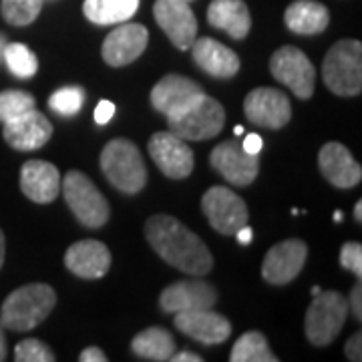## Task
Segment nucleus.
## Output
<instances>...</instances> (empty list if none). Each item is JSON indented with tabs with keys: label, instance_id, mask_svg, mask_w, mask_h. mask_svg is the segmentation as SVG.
<instances>
[{
	"label": "nucleus",
	"instance_id": "f257e3e1",
	"mask_svg": "<svg viewBox=\"0 0 362 362\" xmlns=\"http://www.w3.org/2000/svg\"><path fill=\"white\" fill-rule=\"evenodd\" d=\"M145 238L159 258L185 274L204 276L214 266L206 242L171 216L159 214L149 218L145 223Z\"/></svg>",
	"mask_w": 362,
	"mask_h": 362
},
{
	"label": "nucleus",
	"instance_id": "f03ea898",
	"mask_svg": "<svg viewBox=\"0 0 362 362\" xmlns=\"http://www.w3.org/2000/svg\"><path fill=\"white\" fill-rule=\"evenodd\" d=\"M57 294L49 284H26L8 294L0 308V326L13 332L37 328L54 308Z\"/></svg>",
	"mask_w": 362,
	"mask_h": 362
},
{
	"label": "nucleus",
	"instance_id": "7ed1b4c3",
	"mask_svg": "<svg viewBox=\"0 0 362 362\" xmlns=\"http://www.w3.org/2000/svg\"><path fill=\"white\" fill-rule=\"evenodd\" d=\"M101 169L109 183L123 194H139L147 183V168L141 151L129 139H113L105 145Z\"/></svg>",
	"mask_w": 362,
	"mask_h": 362
},
{
	"label": "nucleus",
	"instance_id": "20e7f679",
	"mask_svg": "<svg viewBox=\"0 0 362 362\" xmlns=\"http://www.w3.org/2000/svg\"><path fill=\"white\" fill-rule=\"evenodd\" d=\"M326 87L340 97H354L362 90L361 40L344 39L326 52L322 65Z\"/></svg>",
	"mask_w": 362,
	"mask_h": 362
},
{
	"label": "nucleus",
	"instance_id": "39448f33",
	"mask_svg": "<svg viewBox=\"0 0 362 362\" xmlns=\"http://www.w3.org/2000/svg\"><path fill=\"white\" fill-rule=\"evenodd\" d=\"M349 316V302L337 290L318 292L304 316V332L314 346H328L340 334Z\"/></svg>",
	"mask_w": 362,
	"mask_h": 362
},
{
	"label": "nucleus",
	"instance_id": "423d86ee",
	"mask_svg": "<svg viewBox=\"0 0 362 362\" xmlns=\"http://www.w3.org/2000/svg\"><path fill=\"white\" fill-rule=\"evenodd\" d=\"M61 192L65 194L66 206L85 228H103L109 221V204L97 185L81 171H69L61 180Z\"/></svg>",
	"mask_w": 362,
	"mask_h": 362
},
{
	"label": "nucleus",
	"instance_id": "0eeeda50",
	"mask_svg": "<svg viewBox=\"0 0 362 362\" xmlns=\"http://www.w3.org/2000/svg\"><path fill=\"white\" fill-rule=\"evenodd\" d=\"M169 131L185 141H204L216 137L226 125V111L220 101L207 97L206 93L195 99L183 113L168 119Z\"/></svg>",
	"mask_w": 362,
	"mask_h": 362
},
{
	"label": "nucleus",
	"instance_id": "6e6552de",
	"mask_svg": "<svg viewBox=\"0 0 362 362\" xmlns=\"http://www.w3.org/2000/svg\"><path fill=\"white\" fill-rule=\"evenodd\" d=\"M270 73L296 95L298 99H310L316 87V69L298 47H280L272 54Z\"/></svg>",
	"mask_w": 362,
	"mask_h": 362
},
{
	"label": "nucleus",
	"instance_id": "1a4fd4ad",
	"mask_svg": "<svg viewBox=\"0 0 362 362\" xmlns=\"http://www.w3.org/2000/svg\"><path fill=\"white\" fill-rule=\"evenodd\" d=\"M202 209L209 226L221 235H235V232L247 223L246 202L223 185H214L207 189L202 199Z\"/></svg>",
	"mask_w": 362,
	"mask_h": 362
},
{
	"label": "nucleus",
	"instance_id": "9d476101",
	"mask_svg": "<svg viewBox=\"0 0 362 362\" xmlns=\"http://www.w3.org/2000/svg\"><path fill=\"white\" fill-rule=\"evenodd\" d=\"M147 149L157 168L161 169V173L171 180H185L194 171L195 157L192 147L185 139L177 137L171 131L156 133L149 139Z\"/></svg>",
	"mask_w": 362,
	"mask_h": 362
},
{
	"label": "nucleus",
	"instance_id": "9b49d317",
	"mask_svg": "<svg viewBox=\"0 0 362 362\" xmlns=\"http://www.w3.org/2000/svg\"><path fill=\"white\" fill-rule=\"evenodd\" d=\"M244 113L247 121L266 127V129H282L292 119V105L288 95L272 87H258L250 90L244 101Z\"/></svg>",
	"mask_w": 362,
	"mask_h": 362
},
{
	"label": "nucleus",
	"instance_id": "f8f14e48",
	"mask_svg": "<svg viewBox=\"0 0 362 362\" xmlns=\"http://www.w3.org/2000/svg\"><path fill=\"white\" fill-rule=\"evenodd\" d=\"M159 28L168 35L175 49L187 51L197 37V18L185 0H156L153 6Z\"/></svg>",
	"mask_w": 362,
	"mask_h": 362
},
{
	"label": "nucleus",
	"instance_id": "ddd939ff",
	"mask_svg": "<svg viewBox=\"0 0 362 362\" xmlns=\"http://www.w3.org/2000/svg\"><path fill=\"white\" fill-rule=\"evenodd\" d=\"M306 256H308V246L298 238H290L276 244L268 250L262 264L264 280L274 286L290 284L304 268Z\"/></svg>",
	"mask_w": 362,
	"mask_h": 362
},
{
	"label": "nucleus",
	"instance_id": "4468645a",
	"mask_svg": "<svg viewBox=\"0 0 362 362\" xmlns=\"http://www.w3.org/2000/svg\"><path fill=\"white\" fill-rule=\"evenodd\" d=\"M211 168L220 173L226 181L238 187H246L258 177L259 159L258 156L247 153L238 141H223L214 147L209 156Z\"/></svg>",
	"mask_w": 362,
	"mask_h": 362
},
{
	"label": "nucleus",
	"instance_id": "2eb2a0df",
	"mask_svg": "<svg viewBox=\"0 0 362 362\" xmlns=\"http://www.w3.org/2000/svg\"><path fill=\"white\" fill-rule=\"evenodd\" d=\"M149 42V30L137 23H121L103 40L105 63L111 66H125L141 57Z\"/></svg>",
	"mask_w": 362,
	"mask_h": 362
},
{
	"label": "nucleus",
	"instance_id": "dca6fc26",
	"mask_svg": "<svg viewBox=\"0 0 362 362\" xmlns=\"http://www.w3.org/2000/svg\"><path fill=\"white\" fill-rule=\"evenodd\" d=\"M202 95L204 89L192 78L183 75H168L151 89V105L168 119H173L183 113Z\"/></svg>",
	"mask_w": 362,
	"mask_h": 362
},
{
	"label": "nucleus",
	"instance_id": "f3484780",
	"mask_svg": "<svg viewBox=\"0 0 362 362\" xmlns=\"http://www.w3.org/2000/svg\"><path fill=\"white\" fill-rule=\"evenodd\" d=\"M175 326L185 337L194 338L202 344H221L232 334V324L226 316H221L211 308L187 310L175 314Z\"/></svg>",
	"mask_w": 362,
	"mask_h": 362
},
{
	"label": "nucleus",
	"instance_id": "a211bd4d",
	"mask_svg": "<svg viewBox=\"0 0 362 362\" xmlns=\"http://www.w3.org/2000/svg\"><path fill=\"white\" fill-rule=\"evenodd\" d=\"M216 302H218L216 288L207 282H199V280L175 282V284L168 286L159 296V306L168 314L211 308Z\"/></svg>",
	"mask_w": 362,
	"mask_h": 362
},
{
	"label": "nucleus",
	"instance_id": "6ab92c4d",
	"mask_svg": "<svg viewBox=\"0 0 362 362\" xmlns=\"http://www.w3.org/2000/svg\"><path fill=\"white\" fill-rule=\"evenodd\" d=\"M4 141L16 151H35L47 145L52 137V123L37 109L4 123Z\"/></svg>",
	"mask_w": 362,
	"mask_h": 362
},
{
	"label": "nucleus",
	"instance_id": "aec40b11",
	"mask_svg": "<svg viewBox=\"0 0 362 362\" xmlns=\"http://www.w3.org/2000/svg\"><path fill=\"white\" fill-rule=\"evenodd\" d=\"M318 168L322 175L338 189H350L362 180V168L342 143L330 141L318 153Z\"/></svg>",
	"mask_w": 362,
	"mask_h": 362
},
{
	"label": "nucleus",
	"instance_id": "412c9836",
	"mask_svg": "<svg viewBox=\"0 0 362 362\" xmlns=\"http://www.w3.org/2000/svg\"><path fill=\"white\" fill-rule=\"evenodd\" d=\"M21 189L35 204H51L61 194V173L49 161L30 159L21 169Z\"/></svg>",
	"mask_w": 362,
	"mask_h": 362
},
{
	"label": "nucleus",
	"instance_id": "4be33fe9",
	"mask_svg": "<svg viewBox=\"0 0 362 362\" xmlns=\"http://www.w3.org/2000/svg\"><path fill=\"white\" fill-rule=\"evenodd\" d=\"M65 266L78 278L99 280L111 268V252L99 240H81L66 250Z\"/></svg>",
	"mask_w": 362,
	"mask_h": 362
},
{
	"label": "nucleus",
	"instance_id": "5701e85b",
	"mask_svg": "<svg viewBox=\"0 0 362 362\" xmlns=\"http://www.w3.org/2000/svg\"><path fill=\"white\" fill-rule=\"evenodd\" d=\"M189 49L194 54L195 65L209 77L232 78L240 71V57L216 39H197Z\"/></svg>",
	"mask_w": 362,
	"mask_h": 362
},
{
	"label": "nucleus",
	"instance_id": "b1692460",
	"mask_svg": "<svg viewBox=\"0 0 362 362\" xmlns=\"http://www.w3.org/2000/svg\"><path fill=\"white\" fill-rule=\"evenodd\" d=\"M207 23L228 33L232 39L244 40L252 28V16L244 0H211L207 6Z\"/></svg>",
	"mask_w": 362,
	"mask_h": 362
},
{
	"label": "nucleus",
	"instance_id": "393cba45",
	"mask_svg": "<svg viewBox=\"0 0 362 362\" xmlns=\"http://www.w3.org/2000/svg\"><path fill=\"white\" fill-rule=\"evenodd\" d=\"M284 23L296 35H318L330 23V13L322 2L296 0L286 8Z\"/></svg>",
	"mask_w": 362,
	"mask_h": 362
},
{
	"label": "nucleus",
	"instance_id": "a878e982",
	"mask_svg": "<svg viewBox=\"0 0 362 362\" xmlns=\"http://www.w3.org/2000/svg\"><path fill=\"white\" fill-rule=\"evenodd\" d=\"M133 354H137L143 361L165 362L173 356L175 352V340L165 328L151 326L139 332L131 342Z\"/></svg>",
	"mask_w": 362,
	"mask_h": 362
},
{
	"label": "nucleus",
	"instance_id": "bb28decb",
	"mask_svg": "<svg viewBox=\"0 0 362 362\" xmlns=\"http://www.w3.org/2000/svg\"><path fill=\"white\" fill-rule=\"evenodd\" d=\"M139 2L141 0H85L83 13L93 25H121L137 13Z\"/></svg>",
	"mask_w": 362,
	"mask_h": 362
},
{
	"label": "nucleus",
	"instance_id": "cd10ccee",
	"mask_svg": "<svg viewBox=\"0 0 362 362\" xmlns=\"http://www.w3.org/2000/svg\"><path fill=\"white\" fill-rule=\"evenodd\" d=\"M232 362H278V356L268 346V340L262 332H246L235 340L232 354Z\"/></svg>",
	"mask_w": 362,
	"mask_h": 362
},
{
	"label": "nucleus",
	"instance_id": "c85d7f7f",
	"mask_svg": "<svg viewBox=\"0 0 362 362\" xmlns=\"http://www.w3.org/2000/svg\"><path fill=\"white\" fill-rule=\"evenodd\" d=\"M2 61L16 78H33L39 71V59L23 42H6L2 51Z\"/></svg>",
	"mask_w": 362,
	"mask_h": 362
},
{
	"label": "nucleus",
	"instance_id": "c756f323",
	"mask_svg": "<svg viewBox=\"0 0 362 362\" xmlns=\"http://www.w3.org/2000/svg\"><path fill=\"white\" fill-rule=\"evenodd\" d=\"M45 0H2L0 13L13 26H28L39 18Z\"/></svg>",
	"mask_w": 362,
	"mask_h": 362
},
{
	"label": "nucleus",
	"instance_id": "7c9ffc66",
	"mask_svg": "<svg viewBox=\"0 0 362 362\" xmlns=\"http://www.w3.org/2000/svg\"><path fill=\"white\" fill-rule=\"evenodd\" d=\"M35 97L30 93L21 89L0 90V123H8L16 117L25 115L30 109H35Z\"/></svg>",
	"mask_w": 362,
	"mask_h": 362
},
{
	"label": "nucleus",
	"instance_id": "2f4dec72",
	"mask_svg": "<svg viewBox=\"0 0 362 362\" xmlns=\"http://www.w3.org/2000/svg\"><path fill=\"white\" fill-rule=\"evenodd\" d=\"M85 105V89L83 87H63L54 90L49 97V107L54 113L65 117L77 115Z\"/></svg>",
	"mask_w": 362,
	"mask_h": 362
},
{
	"label": "nucleus",
	"instance_id": "473e14b6",
	"mask_svg": "<svg viewBox=\"0 0 362 362\" xmlns=\"http://www.w3.org/2000/svg\"><path fill=\"white\" fill-rule=\"evenodd\" d=\"M14 361L16 362H54L57 356L52 350L42 344L37 338H26L23 342L16 344L14 349Z\"/></svg>",
	"mask_w": 362,
	"mask_h": 362
},
{
	"label": "nucleus",
	"instance_id": "72a5a7b5",
	"mask_svg": "<svg viewBox=\"0 0 362 362\" xmlns=\"http://www.w3.org/2000/svg\"><path fill=\"white\" fill-rule=\"evenodd\" d=\"M340 264L358 278L362 276V246L358 242H346L340 250Z\"/></svg>",
	"mask_w": 362,
	"mask_h": 362
},
{
	"label": "nucleus",
	"instance_id": "f704fd0d",
	"mask_svg": "<svg viewBox=\"0 0 362 362\" xmlns=\"http://www.w3.org/2000/svg\"><path fill=\"white\" fill-rule=\"evenodd\" d=\"M344 352H346V358L352 362L362 361V334L356 332L354 337L349 338L346 346H344Z\"/></svg>",
	"mask_w": 362,
	"mask_h": 362
},
{
	"label": "nucleus",
	"instance_id": "c9c22d12",
	"mask_svg": "<svg viewBox=\"0 0 362 362\" xmlns=\"http://www.w3.org/2000/svg\"><path fill=\"white\" fill-rule=\"evenodd\" d=\"M115 115V105L111 101H101V103L95 107V121L99 125H107Z\"/></svg>",
	"mask_w": 362,
	"mask_h": 362
},
{
	"label": "nucleus",
	"instance_id": "e433bc0d",
	"mask_svg": "<svg viewBox=\"0 0 362 362\" xmlns=\"http://www.w3.org/2000/svg\"><path fill=\"white\" fill-rule=\"evenodd\" d=\"M349 302V310H352L354 314V318L356 320H361L362 318V286L356 284L352 288V292H350V298L346 300Z\"/></svg>",
	"mask_w": 362,
	"mask_h": 362
},
{
	"label": "nucleus",
	"instance_id": "4c0bfd02",
	"mask_svg": "<svg viewBox=\"0 0 362 362\" xmlns=\"http://www.w3.org/2000/svg\"><path fill=\"white\" fill-rule=\"evenodd\" d=\"M242 147L246 149L247 153H252V156H259V151L264 147V141H262V137H259L258 133H250V135H246V139L242 141Z\"/></svg>",
	"mask_w": 362,
	"mask_h": 362
},
{
	"label": "nucleus",
	"instance_id": "58836bf2",
	"mask_svg": "<svg viewBox=\"0 0 362 362\" xmlns=\"http://www.w3.org/2000/svg\"><path fill=\"white\" fill-rule=\"evenodd\" d=\"M78 361L81 362H107V354L103 350L97 349V346H89L78 354Z\"/></svg>",
	"mask_w": 362,
	"mask_h": 362
},
{
	"label": "nucleus",
	"instance_id": "ea45409f",
	"mask_svg": "<svg viewBox=\"0 0 362 362\" xmlns=\"http://www.w3.org/2000/svg\"><path fill=\"white\" fill-rule=\"evenodd\" d=\"M169 361H173V362H204V358H202L199 354H195V352L183 350V352H180V354H175V352H173V356H171Z\"/></svg>",
	"mask_w": 362,
	"mask_h": 362
},
{
	"label": "nucleus",
	"instance_id": "a19ab883",
	"mask_svg": "<svg viewBox=\"0 0 362 362\" xmlns=\"http://www.w3.org/2000/svg\"><path fill=\"white\" fill-rule=\"evenodd\" d=\"M252 235H254V232L247 228V226H244V228H240L238 232H235V238H238V242L240 244H244V246H247L250 242H252Z\"/></svg>",
	"mask_w": 362,
	"mask_h": 362
},
{
	"label": "nucleus",
	"instance_id": "79ce46f5",
	"mask_svg": "<svg viewBox=\"0 0 362 362\" xmlns=\"http://www.w3.org/2000/svg\"><path fill=\"white\" fill-rule=\"evenodd\" d=\"M6 358V338L2 332V326H0V362Z\"/></svg>",
	"mask_w": 362,
	"mask_h": 362
},
{
	"label": "nucleus",
	"instance_id": "37998d69",
	"mask_svg": "<svg viewBox=\"0 0 362 362\" xmlns=\"http://www.w3.org/2000/svg\"><path fill=\"white\" fill-rule=\"evenodd\" d=\"M4 252H6V244H4V233L0 230V268L4 264Z\"/></svg>",
	"mask_w": 362,
	"mask_h": 362
},
{
	"label": "nucleus",
	"instance_id": "c03bdc74",
	"mask_svg": "<svg viewBox=\"0 0 362 362\" xmlns=\"http://www.w3.org/2000/svg\"><path fill=\"white\" fill-rule=\"evenodd\" d=\"M354 218L356 221H362V202H356V206H354Z\"/></svg>",
	"mask_w": 362,
	"mask_h": 362
},
{
	"label": "nucleus",
	"instance_id": "a18cd8bd",
	"mask_svg": "<svg viewBox=\"0 0 362 362\" xmlns=\"http://www.w3.org/2000/svg\"><path fill=\"white\" fill-rule=\"evenodd\" d=\"M4 47H6V37L0 35V61H2V51H4Z\"/></svg>",
	"mask_w": 362,
	"mask_h": 362
},
{
	"label": "nucleus",
	"instance_id": "49530a36",
	"mask_svg": "<svg viewBox=\"0 0 362 362\" xmlns=\"http://www.w3.org/2000/svg\"><path fill=\"white\" fill-rule=\"evenodd\" d=\"M233 133H235V135H244V127H242V125H238V127L233 129Z\"/></svg>",
	"mask_w": 362,
	"mask_h": 362
},
{
	"label": "nucleus",
	"instance_id": "de8ad7c7",
	"mask_svg": "<svg viewBox=\"0 0 362 362\" xmlns=\"http://www.w3.org/2000/svg\"><path fill=\"white\" fill-rule=\"evenodd\" d=\"M334 221H342V214H340V211H337V214H334Z\"/></svg>",
	"mask_w": 362,
	"mask_h": 362
},
{
	"label": "nucleus",
	"instance_id": "09e8293b",
	"mask_svg": "<svg viewBox=\"0 0 362 362\" xmlns=\"http://www.w3.org/2000/svg\"><path fill=\"white\" fill-rule=\"evenodd\" d=\"M318 292H320V288H318V286H314V288H312V296H316Z\"/></svg>",
	"mask_w": 362,
	"mask_h": 362
},
{
	"label": "nucleus",
	"instance_id": "8fccbe9b",
	"mask_svg": "<svg viewBox=\"0 0 362 362\" xmlns=\"http://www.w3.org/2000/svg\"><path fill=\"white\" fill-rule=\"evenodd\" d=\"M185 2H189V0H185Z\"/></svg>",
	"mask_w": 362,
	"mask_h": 362
}]
</instances>
